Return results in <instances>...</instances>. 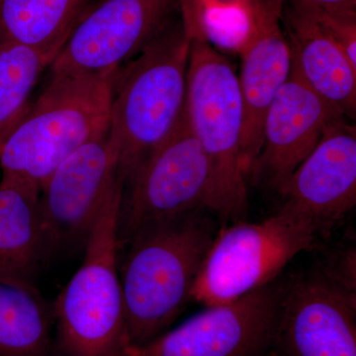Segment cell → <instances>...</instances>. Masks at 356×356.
Here are the masks:
<instances>
[{"instance_id": "cell-1", "label": "cell", "mask_w": 356, "mask_h": 356, "mask_svg": "<svg viewBox=\"0 0 356 356\" xmlns=\"http://www.w3.org/2000/svg\"><path fill=\"white\" fill-rule=\"evenodd\" d=\"M200 209L138 232L120 277L130 346L149 343L175 322L193 289L216 225Z\"/></svg>"}, {"instance_id": "cell-2", "label": "cell", "mask_w": 356, "mask_h": 356, "mask_svg": "<svg viewBox=\"0 0 356 356\" xmlns=\"http://www.w3.org/2000/svg\"><path fill=\"white\" fill-rule=\"evenodd\" d=\"M189 49L191 39L179 16L115 70L109 137L123 184L185 113Z\"/></svg>"}, {"instance_id": "cell-3", "label": "cell", "mask_w": 356, "mask_h": 356, "mask_svg": "<svg viewBox=\"0 0 356 356\" xmlns=\"http://www.w3.org/2000/svg\"><path fill=\"white\" fill-rule=\"evenodd\" d=\"M114 72H51L48 86L30 103L2 149L1 178L40 189L70 154L106 136Z\"/></svg>"}, {"instance_id": "cell-4", "label": "cell", "mask_w": 356, "mask_h": 356, "mask_svg": "<svg viewBox=\"0 0 356 356\" xmlns=\"http://www.w3.org/2000/svg\"><path fill=\"white\" fill-rule=\"evenodd\" d=\"M122 195L119 181L86 238L83 264L53 305L62 356H123L130 346L119 262Z\"/></svg>"}, {"instance_id": "cell-5", "label": "cell", "mask_w": 356, "mask_h": 356, "mask_svg": "<svg viewBox=\"0 0 356 356\" xmlns=\"http://www.w3.org/2000/svg\"><path fill=\"white\" fill-rule=\"evenodd\" d=\"M185 113L209 161L208 210L242 221L248 207L242 93L228 58L203 39L191 40Z\"/></svg>"}, {"instance_id": "cell-6", "label": "cell", "mask_w": 356, "mask_h": 356, "mask_svg": "<svg viewBox=\"0 0 356 356\" xmlns=\"http://www.w3.org/2000/svg\"><path fill=\"white\" fill-rule=\"evenodd\" d=\"M318 238L309 222L281 207L261 222L236 221L215 236L191 300L220 305L266 286L296 255L312 250Z\"/></svg>"}, {"instance_id": "cell-7", "label": "cell", "mask_w": 356, "mask_h": 356, "mask_svg": "<svg viewBox=\"0 0 356 356\" xmlns=\"http://www.w3.org/2000/svg\"><path fill=\"white\" fill-rule=\"evenodd\" d=\"M210 184L209 161L184 113L170 136L124 182L121 245L147 227L208 210Z\"/></svg>"}, {"instance_id": "cell-8", "label": "cell", "mask_w": 356, "mask_h": 356, "mask_svg": "<svg viewBox=\"0 0 356 356\" xmlns=\"http://www.w3.org/2000/svg\"><path fill=\"white\" fill-rule=\"evenodd\" d=\"M179 16L178 0H96L72 28L49 69L114 72Z\"/></svg>"}, {"instance_id": "cell-9", "label": "cell", "mask_w": 356, "mask_h": 356, "mask_svg": "<svg viewBox=\"0 0 356 356\" xmlns=\"http://www.w3.org/2000/svg\"><path fill=\"white\" fill-rule=\"evenodd\" d=\"M281 290L259 288L242 298L206 307L123 356H264L273 350Z\"/></svg>"}, {"instance_id": "cell-10", "label": "cell", "mask_w": 356, "mask_h": 356, "mask_svg": "<svg viewBox=\"0 0 356 356\" xmlns=\"http://www.w3.org/2000/svg\"><path fill=\"white\" fill-rule=\"evenodd\" d=\"M276 356H356L355 294L325 273L281 291Z\"/></svg>"}, {"instance_id": "cell-11", "label": "cell", "mask_w": 356, "mask_h": 356, "mask_svg": "<svg viewBox=\"0 0 356 356\" xmlns=\"http://www.w3.org/2000/svg\"><path fill=\"white\" fill-rule=\"evenodd\" d=\"M119 181L118 156L109 133L79 147L40 188V207L51 250L86 243Z\"/></svg>"}, {"instance_id": "cell-12", "label": "cell", "mask_w": 356, "mask_h": 356, "mask_svg": "<svg viewBox=\"0 0 356 356\" xmlns=\"http://www.w3.org/2000/svg\"><path fill=\"white\" fill-rule=\"evenodd\" d=\"M281 208L327 233L356 205V128L339 118L278 191Z\"/></svg>"}, {"instance_id": "cell-13", "label": "cell", "mask_w": 356, "mask_h": 356, "mask_svg": "<svg viewBox=\"0 0 356 356\" xmlns=\"http://www.w3.org/2000/svg\"><path fill=\"white\" fill-rule=\"evenodd\" d=\"M346 118L304 81L294 67L267 110L262 145L250 177L275 191L317 146L325 128Z\"/></svg>"}, {"instance_id": "cell-14", "label": "cell", "mask_w": 356, "mask_h": 356, "mask_svg": "<svg viewBox=\"0 0 356 356\" xmlns=\"http://www.w3.org/2000/svg\"><path fill=\"white\" fill-rule=\"evenodd\" d=\"M283 2L255 0L254 33L240 53L238 79L243 103V158L248 178L261 152L267 110L291 72V49L281 23Z\"/></svg>"}, {"instance_id": "cell-15", "label": "cell", "mask_w": 356, "mask_h": 356, "mask_svg": "<svg viewBox=\"0 0 356 356\" xmlns=\"http://www.w3.org/2000/svg\"><path fill=\"white\" fill-rule=\"evenodd\" d=\"M281 23L292 65L304 81L344 117L356 112V67L316 20L305 2L284 0Z\"/></svg>"}, {"instance_id": "cell-16", "label": "cell", "mask_w": 356, "mask_h": 356, "mask_svg": "<svg viewBox=\"0 0 356 356\" xmlns=\"http://www.w3.org/2000/svg\"><path fill=\"white\" fill-rule=\"evenodd\" d=\"M51 250L40 189L18 180H0V277L33 280Z\"/></svg>"}, {"instance_id": "cell-17", "label": "cell", "mask_w": 356, "mask_h": 356, "mask_svg": "<svg viewBox=\"0 0 356 356\" xmlns=\"http://www.w3.org/2000/svg\"><path fill=\"white\" fill-rule=\"evenodd\" d=\"M54 306L33 280L0 277V356H49Z\"/></svg>"}, {"instance_id": "cell-18", "label": "cell", "mask_w": 356, "mask_h": 356, "mask_svg": "<svg viewBox=\"0 0 356 356\" xmlns=\"http://www.w3.org/2000/svg\"><path fill=\"white\" fill-rule=\"evenodd\" d=\"M95 0H0V44L58 54Z\"/></svg>"}, {"instance_id": "cell-19", "label": "cell", "mask_w": 356, "mask_h": 356, "mask_svg": "<svg viewBox=\"0 0 356 356\" xmlns=\"http://www.w3.org/2000/svg\"><path fill=\"white\" fill-rule=\"evenodd\" d=\"M58 54L0 44V154L29 107L30 96Z\"/></svg>"}, {"instance_id": "cell-20", "label": "cell", "mask_w": 356, "mask_h": 356, "mask_svg": "<svg viewBox=\"0 0 356 356\" xmlns=\"http://www.w3.org/2000/svg\"><path fill=\"white\" fill-rule=\"evenodd\" d=\"M257 25L254 4L235 2L204 6L192 39H203L216 50L241 53Z\"/></svg>"}, {"instance_id": "cell-21", "label": "cell", "mask_w": 356, "mask_h": 356, "mask_svg": "<svg viewBox=\"0 0 356 356\" xmlns=\"http://www.w3.org/2000/svg\"><path fill=\"white\" fill-rule=\"evenodd\" d=\"M306 6L316 20L337 42L351 65L356 67V13H336L309 3Z\"/></svg>"}, {"instance_id": "cell-22", "label": "cell", "mask_w": 356, "mask_h": 356, "mask_svg": "<svg viewBox=\"0 0 356 356\" xmlns=\"http://www.w3.org/2000/svg\"><path fill=\"white\" fill-rule=\"evenodd\" d=\"M306 3L336 13H356V0H302Z\"/></svg>"}, {"instance_id": "cell-23", "label": "cell", "mask_w": 356, "mask_h": 356, "mask_svg": "<svg viewBox=\"0 0 356 356\" xmlns=\"http://www.w3.org/2000/svg\"><path fill=\"white\" fill-rule=\"evenodd\" d=\"M202 6H209V4H228L235 3V2H245V3L254 4L255 0H199Z\"/></svg>"}]
</instances>
